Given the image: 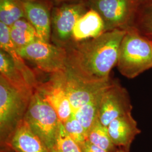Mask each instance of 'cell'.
Here are the masks:
<instances>
[{
	"instance_id": "cell-14",
	"label": "cell",
	"mask_w": 152,
	"mask_h": 152,
	"mask_svg": "<svg viewBox=\"0 0 152 152\" xmlns=\"http://www.w3.org/2000/svg\"><path fill=\"white\" fill-rule=\"evenodd\" d=\"M105 32L102 18L95 10L88 9L76 22L72 32V41L81 42L97 38Z\"/></svg>"
},
{
	"instance_id": "cell-8",
	"label": "cell",
	"mask_w": 152,
	"mask_h": 152,
	"mask_svg": "<svg viewBox=\"0 0 152 152\" xmlns=\"http://www.w3.org/2000/svg\"><path fill=\"white\" fill-rule=\"evenodd\" d=\"M132 106L129 94L119 82L112 80L104 90L100 102L98 119L107 127L113 120L131 113Z\"/></svg>"
},
{
	"instance_id": "cell-25",
	"label": "cell",
	"mask_w": 152,
	"mask_h": 152,
	"mask_svg": "<svg viewBox=\"0 0 152 152\" xmlns=\"http://www.w3.org/2000/svg\"><path fill=\"white\" fill-rule=\"evenodd\" d=\"M54 2V5H58L63 3H68V2H78L82 1L84 0H52Z\"/></svg>"
},
{
	"instance_id": "cell-11",
	"label": "cell",
	"mask_w": 152,
	"mask_h": 152,
	"mask_svg": "<svg viewBox=\"0 0 152 152\" xmlns=\"http://www.w3.org/2000/svg\"><path fill=\"white\" fill-rule=\"evenodd\" d=\"M112 80L110 78L107 81L101 83H87L74 78L65 71L64 87L71 103L72 113H75L78 109L103 90Z\"/></svg>"
},
{
	"instance_id": "cell-16",
	"label": "cell",
	"mask_w": 152,
	"mask_h": 152,
	"mask_svg": "<svg viewBox=\"0 0 152 152\" xmlns=\"http://www.w3.org/2000/svg\"><path fill=\"white\" fill-rule=\"evenodd\" d=\"M0 75L18 90L30 94L34 93V90L15 66L11 56L2 50H0Z\"/></svg>"
},
{
	"instance_id": "cell-12",
	"label": "cell",
	"mask_w": 152,
	"mask_h": 152,
	"mask_svg": "<svg viewBox=\"0 0 152 152\" xmlns=\"http://www.w3.org/2000/svg\"><path fill=\"white\" fill-rule=\"evenodd\" d=\"M107 128L114 145L128 151L136 136L141 132L131 113L112 121Z\"/></svg>"
},
{
	"instance_id": "cell-15",
	"label": "cell",
	"mask_w": 152,
	"mask_h": 152,
	"mask_svg": "<svg viewBox=\"0 0 152 152\" xmlns=\"http://www.w3.org/2000/svg\"><path fill=\"white\" fill-rule=\"evenodd\" d=\"M0 48L1 50L5 51L11 56L15 66L22 72L29 84L35 91L39 82L37 73L26 63L25 60L19 54L11 41L9 27L2 22H0Z\"/></svg>"
},
{
	"instance_id": "cell-9",
	"label": "cell",
	"mask_w": 152,
	"mask_h": 152,
	"mask_svg": "<svg viewBox=\"0 0 152 152\" xmlns=\"http://www.w3.org/2000/svg\"><path fill=\"white\" fill-rule=\"evenodd\" d=\"M65 71L50 74L46 82H39L34 92L53 107L63 124L71 117L72 109L64 87Z\"/></svg>"
},
{
	"instance_id": "cell-22",
	"label": "cell",
	"mask_w": 152,
	"mask_h": 152,
	"mask_svg": "<svg viewBox=\"0 0 152 152\" xmlns=\"http://www.w3.org/2000/svg\"><path fill=\"white\" fill-rule=\"evenodd\" d=\"M55 147L59 152H83L81 147L66 132L61 121Z\"/></svg>"
},
{
	"instance_id": "cell-20",
	"label": "cell",
	"mask_w": 152,
	"mask_h": 152,
	"mask_svg": "<svg viewBox=\"0 0 152 152\" xmlns=\"http://www.w3.org/2000/svg\"><path fill=\"white\" fill-rule=\"evenodd\" d=\"M87 140L107 152H115L118 149L112 141L107 127L103 125L99 119L88 131Z\"/></svg>"
},
{
	"instance_id": "cell-1",
	"label": "cell",
	"mask_w": 152,
	"mask_h": 152,
	"mask_svg": "<svg viewBox=\"0 0 152 152\" xmlns=\"http://www.w3.org/2000/svg\"><path fill=\"white\" fill-rule=\"evenodd\" d=\"M126 30L115 29L97 38L81 42L71 41L63 48L66 51V72L87 83L107 81L117 66L120 44Z\"/></svg>"
},
{
	"instance_id": "cell-27",
	"label": "cell",
	"mask_w": 152,
	"mask_h": 152,
	"mask_svg": "<svg viewBox=\"0 0 152 152\" xmlns=\"http://www.w3.org/2000/svg\"><path fill=\"white\" fill-rule=\"evenodd\" d=\"M50 152H59L58 151V150L56 149V148H55V147H54L51 151H50Z\"/></svg>"
},
{
	"instance_id": "cell-26",
	"label": "cell",
	"mask_w": 152,
	"mask_h": 152,
	"mask_svg": "<svg viewBox=\"0 0 152 152\" xmlns=\"http://www.w3.org/2000/svg\"><path fill=\"white\" fill-rule=\"evenodd\" d=\"M115 152H129V151H126L124 149H122V148H118L117 149V151Z\"/></svg>"
},
{
	"instance_id": "cell-18",
	"label": "cell",
	"mask_w": 152,
	"mask_h": 152,
	"mask_svg": "<svg viewBox=\"0 0 152 152\" xmlns=\"http://www.w3.org/2000/svg\"><path fill=\"white\" fill-rule=\"evenodd\" d=\"M9 28L11 41L16 49L26 46L38 39L36 30L26 18L17 20Z\"/></svg>"
},
{
	"instance_id": "cell-2",
	"label": "cell",
	"mask_w": 152,
	"mask_h": 152,
	"mask_svg": "<svg viewBox=\"0 0 152 152\" xmlns=\"http://www.w3.org/2000/svg\"><path fill=\"white\" fill-rule=\"evenodd\" d=\"M33 95L18 90L0 75L1 148L7 147L24 120Z\"/></svg>"
},
{
	"instance_id": "cell-21",
	"label": "cell",
	"mask_w": 152,
	"mask_h": 152,
	"mask_svg": "<svg viewBox=\"0 0 152 152\" xmlns=\"http://www.w3.org/2000/svg\"><path fill=\"white\" fill-rule=\"evenodd\" d=\"M26 18L21 0H0V22L10 27Z\"/></svg>"
},
{
	"instance_id": "cell-13",
	"label": "cell",
	"mask_w": 152,
	"mask_h": 152,
	"mask_svg": "<svg viewBox=\"0 0 152 152\" xmlns=\"http://www.w3.org/2000/svg\"><path fill=\"white\" fill-rule=\"evenodd\" d=\"M14 152H50L42 140L23 120L18 126L7 147Z\"/></svg>"
},
{
	"instance_id": "cell-5",
	"label": "cell",
	"mask_w": 152,
	"mask_h": 152,
	"mask_svg": "<svg viewBox=\"0 0 152 152\" xmlns=\"http://www.w3.org/2000/svg\"><path fill=\"white\" fill-rule=\"evenodd\" d=\"M18 53L39 71L49 74L66 71V51L63 47L39 39L19 49Z\"/></svg>"
},
{
	"instance_id": "cell-3",
	"label": "cell",
	"mask_w": 152,
	"mask_h": 152,
	"mask_svg": "<svg viewBox=\"0 0 152 152\" xmlns=\"http://www.w3.org/2000/svg\"><path fill=\"white\" fill-rule=\"evenodd\" d=\"M117 66L129 79L152 68V41L128 28L120 44Z\"/></svg>"
},
{
	"instance_id": "cell-19",
	"label": "cell",
	"mask_w": 152,
	"mask_h": 152,
	"mask_svg": "<svg viewBox=\"0 0 152 152\" xmlns=\"http://www.w3.org/2000/svg\"><path fill=\"white\" fill-rule=\"evenodd\" d=\"M105 88L94 98H92L89 102L78 109L75 113H73L82 125L87 134L92 125L98 119V113L101 97Z\"/></svg>"
},
{
	"instance_id": "cell-28",
	"label": "cell",
	"mask_w": 152,
	"mask_h": 152,
	"mask_svg": "<svg viewBox=\"0 0 152 152\" xmlns=\"http://www.w3.org/2000/svg\"><path fill=\"white\" fill-rule=\"evenodd\" d=\"M0 152H8L6 148H1Z\"/></svg>"
},
{
	"instance_id": "cell-6",
	"label": "cell",
	"mask_w": 152,
	"mask_h": 152,
	"mask_svg": "<svg viewBox=\"0 0 152 152\" xmlns=\"http://www.w3.org/2000/svg\"><path fill=\"white\" fill-rule=\"evenodd\" d=\"M88 9L102 18L105 32L115 29L126 30L136 11L139 0H84Z\"/></svg>"
},
{
	"instance_id": "cell-4",
	"label": "cell",
	"mask_w": 152,
	"mask_h": 152,
	"mask_svg": "<svg viewBox=\"0 0 152 152\" xmlns=\"http://www.w3.org/2000/svg\"><path fill=\"white\" fill-rule=\"evenodd\" d=\"M24 120L51 151L55 146L60 121L54 109L34 92Z\"/></svg>"
},
{
	"instance_id": "cell-10",
	"label": "cell",
	"mask_w": 152,
	"mask_h": 152,
	"mask_svg": "<svg viewBox=\"0 0 152 152\" xmlns=\"http://www.w3.org/2000/svg\"><path fill=\"white\" fill-rule=\"evenodd\" d=\"M26 18L36 30L39 39L50 42L52 0H21Z\"/></svg>"
},
{
	"instance_id": "cell-23",
	"label": "cell",
	"mask_w": 152,
	"mask_h": 152,
	"mask_svg": "<svg viewBox=\"0 0 152 152\" xmlns=\"http://www.w3.org/2000/svg\"><path fill=\"white\" fill-rule=\"evenodd\" d=\"M63 124L69 135L82 147L87 140V133L75 115L72 113L71 117Z\"/></svg>"
},
{
	"instance_id": "cell-7",
	"label": "cell",
	"mask_w": 152,
	"mask_h": 152,
	"mask_svg": "<svg viewBox=\"0 0 152 152\" xmlns=\"http://www.w3.org/2000/svg\"><path fill=\"white\" fill-rule=\"evenodd\" d=\"M88 10L85 2L54 5L51 16V38L53 44L64 47L72 41L76 22Z\"/></svg>"
},
{
	"instance_id": "cell-17",
	"label": "cell",
	"mask_w": 152,
	"mask_h": 152,
	"mask_svg": "<svg viewBox=\"0 0 152 152\" xmlns=\"http://www.w3.org/2000/svg\"><path fill=\"white\" fill-rule=\"evenodd\" d=\"M129 28L152 41V0H139Z\"/></svg>"
},
{
	"instance_id": "cell-24",
	"label": "cell",
	"mask_w": 152,
	"mask_h": 152,
	"mask_svg": "<svg viewBox=\"0 0 152 152\" xmlns=\"http://www.w3.org/2000/svg\"><path fill=\"white\" fill-rule=\"evenodd\" d=\"M83 152H108L86 140L82 146Z\"/></svg>"
},
{
	"instance_id": "cell-29",
	"label": "cell",
	"mask_w": 152,
	"mask_h": 152,
	"mask_svg": "<svg viewBox=\"0 0 152 152\" xmlns=\"http://www.w3.org/2000/svg\"><path fill=\"white\" fill-rule=\"evenodd\" d=\"M7 149V152H14V151H12V150L11 149H9V148H6Z\"/></svg>"
}]
</instances>
